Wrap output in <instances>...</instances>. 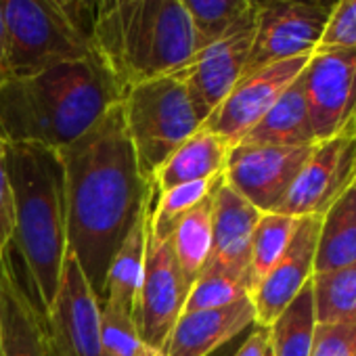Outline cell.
Returning <instances> with one entry per match:
<instances>
[{
	"instance_id": "1",
	"label": "cell",
	"mask_w": 356,
	"mask_h": 356,
	"mask_svg": "<svg viewBox=\"0 0 356 356\" xmlns=\"http://www.w3.org/2000/svg\"><path fill=\"white\" fill-rule=\"evenodd\" d=\"M59 153L65 168L67 248L103 302L109 264L157 193L138 168L120 103Z\"/></svg>"
},
{
	"instance_id": "2",
	"label": "cell",
	"mask_w": 356,
	"mask_h": 356,
	"mask_svg": "<svg viewBox=\"0 0 356 356\" xmlns=\"http://www.w3.org/2000/svg\"><path fill=\"white\" fill-rule=\"evenodd\" d=\"M124 88L95 53L0 82V138L65 149L92 128Z\"/></svg>"
},
{
	"instance_id": "3",
	"label": "cell",
	"mask_w": 356,
	"mask_h": 356,
	"mask_svg": "<svg viewBox=\"0 0 356 356\" xmlns=\"http://www.w3.org/2000/svg\"><path fill=\"white\" fill-rule=\"evenodd\" d=\"M13 193V241L28 273L38 310L47 318L67 248L65 168L57 149L36 143H7Z\"/></svg>"
},
{
	"instance_id": "4",
	"label": "cell",
	"mask_w": 356,
	"mask_h": 356,
	"mask_svg": "<svg viewBox=\"0 0 356 356\" xmlns=\"http://www.w3.org/2000/svg\"><path fill=\"white\" fill-rule=\"evenodd\" d=\"M92 47L126 90L185 67L200 36L183 0H126L97 22Z\"/></svg>"
},
{
	"instance_id": "5",
	"label": "cell",
	"mask_w": 356,
	"mask_h": 356,
	"mask_svg": "<svg viewBox=\"0 0 356 356\" xmlns=\"http://www.w3.org/2000/svg\"><path fill=\"white\" fill-rule=\"evenodd\" d=\"M120 105L138 168L149 181L161 163L202 128L187 86L176 74L128 86Z\"/></svg>"
},
{
	"instance_id": "6",
	"label": "cell",
	"mask_w": 356,
	"mask_h": 356,
	"mask_svg": "<svg viewBox=\"0 0 356 356\" xmlns=\"http://www.w3.org/2000/svg\"><path fill=\"white\" fill-rule=\"evenodd\" d=\"M7 34V78L82 59L95 53L53 0H3Z\"/></svg>"
},
{
	"instance_id": "7",
	"label": "cell",
	"mask_w": 356,
	"mask_h": 356,
	"mask_svg": "<svg viewBox=\"0 0 356 356\" xmlns=\"http://www.w3.org/2000/svg\"><path fill=\"white\" fill-rule=\"evenodd\" d=\"M254 42V7L222 34L202 44L185 67L176 72L187 86L202 124L227 99L245 74Z\"/></svg>"
},
{
	"instance_id": "8",
	"label": "cell",
	"mask_w": 356,
	"mask_h": 356,
	"mask_svg": "<svg viewBox=\"0 0 356 356\" xmlns=\"http://www.w3.org/2000/svg\"><path fill=\"white\" fill-rule=\"evenodd\" d=\"M356 185V130L316 140L275 212L293 218L323 216Z\"/></svg>"
},
{
	"instance_id": "9",
	"label": "cell",
	"mask_w": 356,
	"mask_h": 356,
	"mask_svg": "<svg viewBox=\"0 0 356 356\" xmlns=\"http://www.w3.org/2000/svg\"><path fill=\"white\" fill-rule=\"evenodd\" d=\"M314 140L356 130V49H318L302 72Z\"/></svg>"
},
{
	"instance_id": "10",
	"label": "cell",
	"mask_w": 356,
	"mask_h": 356,
	"mask_svg": "<svg viewBox=\"0 0 356 356\" xmlns=\"http://www.w3.org/2000/svg\"><path fill=\"white\" fill-rule=\"evenodd\" d=\"M327 17L329 9L325 7L291 0H254V42L245 74L277 61L312 55Z\"/></svg>"
},
{
	"instance_id": "11",
	"label": "cell",
	"mask_w": 356,
	"mask_h": 356,
	"mask_svg": "<svg viewBox=\"0 0 356 356\" xmlns=\"http://www.w3.org/2000/svg\"><path fill=\"white\" fill-rule=\"evenodd\" d=\"M189 289L170 239H157L149 231L143 283L132 312L145 343L163 350L168 335L185 310Z\"/></svg>"
},
{
	"instance_id": "12",
	"label": "cell",
	"mask_w": 356,
	"mask_h": 356,
	"mask_svg": "<svg viewBox=\"0 0 356 356\" xmlns=\"http://www.w3.org/2000/svg\"><path fill=\"white\" fill-rule=\"evenodd\" d=\"M44 323L51 356H103L101 300L72 252L65 256L59 287Z\"/></svg>"
},
{
	"instance_id": "13",
	"label": "cell",
	"mask_w": 356,
	"mask_h": 356,
	"mask_svg": "<svg viewBox=\"0 0 356 356\" xmlns=\"http://www.w3.org/2000/svg\"><path fill=\"white\" fill-rule=\"evenodd\" d=\"M310 149L312 145L281 147L237 143L227 157L225 183L262 214L275 212Z\"/></svg>"
},
{
	"instance_id": "14",
	"label": "cell",
	"mask_w": 356,
	"mask_h": 356,
	"mask_svg": "<svg viewBox=\"0 0 356 356\" xmlns=\"http://www.w3.org/2000/svg\"><path fill=\"white\" fill-rule=\"evenodd\" d=\"M308 61L310 55H302L264 65L241 76V80L202 124V128L214 132L231 147L237 145L277 103V99L289 88V84L298 80Z\"/></svg>"
},
{
	"instance_id": "15",
	"label": "cell",
	"mask_w": 356,
	"mask_h": 356,
	"mask_svg": "<svg viewBox=\"0 0 356 356\" xmlns=\"http://www.w3.org/2000/svg\"><path fill=\"white\" fill-rule=\"evenodd\" d=\"M260 216V210H256L237 191L222 183L214 193L212 252L202 273L231 277L235 281H241L250 289L252 239Z\"/></svg>"
},
{
	"instance_id": "16",
	"label": "cell",
	"mask_w": 356,
	"mask_h": 356,
	"mask_svg": "<svg viewBox=\"0 0 356 356\" xmlns=\"http://www.w3.org/2000/svg\"><path fill=\"white\" fill-rule=\"evenodd\" d=\"M321 231V216L298 218V227L281 260L252 291L256 325L270 327L287 304L310 283L314 275V256Z\"/></svg>"
},
{
	"instance_id": "17",
	"label": "cell",
	"mask_w": 356,
	"mask_h": 356,
	"mask_svg": "<svg viewBox=\"0 0 356 356\" xmlns=\"http://www.w3.org/2000/svg\"><path fill=\"white\" fill-rule=\"evenodd\" d=\"M0 356H51L44 316L15 273L11 248L0 254Z\"/></svg>"
},
{
	"instance_id": "18",
	"label": "cell",
	"mask_w": 356,
	"mask_h": 356,
	"mask_svg": "<svg viewBox=\"0 0 356 356\" xmlns=\"http://www.w3.org/2000/svg\"><path fill=\"white\" fill-rule=\"evenodd\" d=\"M250 325H256L252 298L222 308L183 312L161 352L163 356H212Z\"/></svg>"
},
{
	"instance_id": "19",
	"label": "cell",
	"mask_w": 356,
	"mask_h": 356,
	"mask_svg": "<svg viewBox=\"0 0 356 356\" xmlns=\"http://www.w3.org/2000/svg\"><path fill=\"white\" fill-rule=\"evenodd\" d=\"M231 145L214 132L200 128L178 147L155 172L153 187L155 193H163L172 187L206 181L225 172Z\"/></svg>"
},
{
	"instance_id": "20",
	"label": "cell",
	"mask_w": 356,
	"mask_h": 356,
	"mask_svg": "<svg viewBox=\"0 0 356 356\" xmlns=\"http://www.w3.org/2000/svg\"><path fill=\"white\" fill-rule=\"evenodd\" d=\"M151 208L153 204L140 214L136 225L126 235L124 243L120 245V250L115 252L109 264L107 279H105V293L101 304L111 306L128 316H132L134 312L136 296L143 283L149 227H151Z\"/></svg>"
},
{
	"instance_id": "21",
	"label": "cell",
	"mask_w": 356,
	"mask_h": 356,
	"mask_svg": "<svg viewBox=\"0 0 356 356\" xmlns=\"http://www.w3.org/2000/svg\"><path fill=\"white\" fill-rule=\"evenodd\" d=\"M239 143L281 147H306L316 143L308 115L302 74Z\"/></svg>"
},
{
	"instance_id": "22",
	"label": "cell",
	"mask_w": 356,
	"mask_h": 356,
	"mask_svg": "<svg viewBox=\"0 0 356 356\" xmlns=\"http://www.w3.org/2000/svg\"><path fill=\"white\" fill-rule=\"evenodd\" d=\"M356 262V185L323 216L314 256V273L343 268Z\"/></svg>"
},
{
	"instance_id": "23",
	"label": "cell",
	"mask_w": 356,
	"mask_h": 356,
	"mask_svg": "<svg viewBox=\"0 0 356 356\" xmlns=\"http://www.w3.org/2000/svg\"><path fill=\"white\" fill-rule=\"evenodd\" d=\"M212 210H214V195L206 197L191 212H187L176 222L170 235L174 256L189 287L202 275L212 252Z\"/></svg>"
},
{
	"instance_id": "24",
	"label": "cell",
	"mask_w": 356,
	"mask_h": 356,
	"mask_svg": "<svg viewBox=\"0 0 356 356\" xmlns=\"http://www.w3.org/2000/svg\"><path fill=\"white\" fill-rule=\"evenodd\" d=\"M316 325L314 296L308 283L268 327L273 356H308Z\"/></svg>"
},
{
	"instance_id": "25",
	"label": "cell",
	"mask_w": 356,
	"mask_h": 356,
	"mask_svg": "<svg viewBox=\"0 0 356 356\" xmlns=\"http://www.w3.org/2000/svg\"><path fill=\"white\" fill-rule=\"evenodd\" d=\"M318 325H356V262L310 279Z\"/></svg>"
},
{
	"instance_id": "26",
	"label": "cell",
	"mask_w": 356,
	"mask_h": 356,
	"mask_svg": "<svg viewBox=\"0 0 356 356\" xmlns=\"http://www.w3.org/2000/svg\"><path fill=\"white\" fill-rule=\"evenodd\" d=\"M222 183H225V172L206 178V181L185 183L163 193H157V202L151 208V227H149L151 235L157 239H170L176 222L187 212H191L197 204H202L206 197L214 195Z\"/></svg>"
},
{
	"instance_id": "27",
	"label": "cell",
	"mask_w": 356,
	"mask_h": 356,
	"mask_svg": "<svg viewBox=\"0 0 356 356\" xmlns=\"http://www.w3.org/2000/svg\"><path fill=\"white\" fill-rule=\"evenodd\" d=\"M296 227H298V218L287 216V214L264 212L260 216L256 231H254V239H252V268H250L252 291L268 275V270L281 260V256L285 254L291 241Z\"/></svg>"
},
{
	"instance_id": "28",
	"label": "cell",
	"mask_w": 356,
	"mask_h": 356,
	"mask_svg": "<svg viewBox=\"0 0 356 356\" xmlns=\"http://www.w3.org/2000/svg\"><path fill=\"white\" fill-rule=\"evenodd\" d=\"M101 346L103 356H163L143 341L132 316L105 304H101Z\"/></svg>"
},
{
	"instance_id": "29",
	"label": "cell",
	"mask_w": 356,
	"mask_h": 356,
	"mask_svg": "<svg viewBox=\"0 0 356 356\" xmlns=\"http://www.w3.org/2000/svg\"><path fill=\"white\" fill-rule=\"evenodd\" d=\"M183 5L195 26L202 47L250 13L254 0H183Z\"/></svg>"
},
{
	"instance_id": "30",
	"label": "cell",
	"mask_w": 356,
	"mask_h": 356,
	"mask_svg": "<svg viewBox=\"0 0 356 356\" xmlns=\"http://www.w3.org/2000/svg\"><path fill=\"white\" fill-rule=\"evenodd\" d=\"M243 298H250V289L241 281L216 273H202L189 289L183 312L222 308Z\"/></svg>"
},
{
	"instance_id": "31",
	"label": "cell",
	"mask_w": 356,
	"mask_h": 356,
	"mask_svg": "<svg viewBox=\"0 0 356 356\" xmlns=\"http://www.w3.org/2000/svg\"><path fill=\"white\" fill-rule=\"evenodd\" d=\"M318 49H356V0H335Z\"/></svg>"
},
{
	"instance_id": "32",
	"label": "cell",
	"mask_w": 356,
	"mask_h": 356,
	"mask_svg": "<svg viewBox=\"0 0 356 356\" xmlns=\"http://www.w3.org/2000/svg\"><path fill=\"white\" fill-rule=\"evenodd\" d=\"M308 356H356V325H316Z\"/></svg>"
},
{
	"instance_id": "33",
	"label": "cell",
	"mask_w": 356,
	"mask_h": 356,
	"mask_svg": "<svg viewBox=\"0 0 356 356\" xmlns=\"http://www.w3.org/2000/svg\"><path fill=\"white\" fill-rule=\"evenodd\" d=\"M13 193L7 168V143L0 138V254L13 241Z\"/></svg>"
},
{
	"instance_id": "34",
	"label": "cell",
	"mask_w": 356,
	"mask_h": 356,
	"mask_svg": "<svg viewBox=\"0 0 356 356\" xmlns=\"http://www.w3.org/2000/svg\"><path fill=\"white\" fill-rule=\"evenodd\" d=\"M59 11L67 17V22L78 30L84 38L92 42V32L97 24V3L95 0H53Z\"/></svg>"
},
{
	"instance_id": "35",
	"label": "cell",
	"mask_w": 356,
	"mask_h": 356,
	"mask_svg": "<svg viewBox=\"0 0 356 356\" xmlns=\"http://www.w3.org/2000/svg\"><path fill=\"white\" fill-rule=\"evenodd\" d=\"M268 346H270L268 327H258L256 325V331L243 341V346L237 350L235 356H264Z\"/></svg>"
},
{
	"instance_id": "36",
	"label": "cell",
	"mask_w": 356,
	"mask_h": 356,
	"mask_svg": "<svg viewBox=\"0 0 356 356\" xmlns=\"http://www.w3.org/2000/svg\"><path fill=\"white\" fill-rule=\"evenodd\" d=\"M7 78V34H5V11L0 0V82Z\"/></svg>"
},
{
	"instance_id": "37",
	"label": "cell",
	"mask_w": 356,
	"mask_h": 356,
	"mask_svg": "<svg viewBox=\"0 0 356 356\" xmlns=\"http://www.w3.org/2000/svg\"><path fill=\"white\" fill-rule=\"evenodd\" d=\"M95 3H97V22H99V19L107 17L111 11H115L120 5H124L126 0H95Z\"/></svg>"
},
{
	"instance_id": "38",
	"label": "cell",
	"mask_w": 356,
	"mask_h": 356,
	"mask_svg": "<svg viewBox=\"0 0 356 356\" xmlns=\"http://www.w3.org/2000/svg\"><path fill=\"white\" fill-rule=\"evenodd\" d=\"M291 3H302V5H312V7H325V9H331L335 0H291Z\"/></svg>"
},
{
	"instance_id": "39",
	"label": "cell",
	"mask_w": 356,
	"mask_h": 356,
	"mask_svg": "<svg viewBox=\"0 0 356 356\" xmlns=\"http://www.w3.org/2000/svg\"><path fill=\"white\" fill-rule=\"evenodd\" d=\"M264 356H273V352H270V346H268V350H266V354Z\"/></svg>"
}]
</instances>
